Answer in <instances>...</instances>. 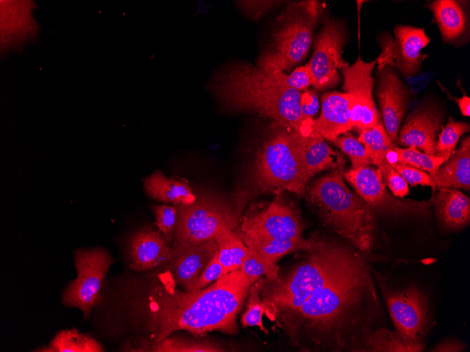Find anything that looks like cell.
Here are the masks:
<instances>
[{"instance_id": "6da1fadb", "label": "cell", "mask_w": 470, "mask_h": 352, "mask_svg": "<svg viewBox=\"0 0 470 352\" xmlns=\"http://www.w3.org/2000/svg\"><path fill=\"white\" fill-rule=\"evenodd\" d=\"M332 267L296 311L279 324L306 351H360L379 301L370 267L341 245Z\"/></svg>"}, {"instance_id": "7a4b0ae2", "label": "cell", "mask_w": 470, "mask_h": 352, "mask_svg": "<svg viewBox=\"0 0 470 352\" xmlns=\"http://www.w3.org/2000/svg\"><path fill=\"white\" fill-rule=\"evenodd\" d=\"M151 280L146 292L134 299L131 317L148 334L132 351H141L177 331L203 337L212 331L235 334L236 316L250 283L241 268L231 271L208 287L195 291L176 287L168 270Z\"/></svg>"}, {"instance_id": "3957f363", "label": "cell", "mask_w": 470, "mask_h": 352, "mask_svg": "<svg viewBox=\"0 0 470 352\" xmlns=\"http://www.w3.org/2000/svg\"><path fill=\"white\" fill-rule=\"evenodd\" d=\"M209 88L229 110L255 112L300 131L307 122L300 111L301 92L277 85L256 65L223 66L214 74Z\"/></svg>"}, {"instance_id": "277c9868", "label": "cell", "mask_w": 470, "mask_h": 352, "mask_svg": "<svg viewBox=\"0 0 470 352\" xmlns=\"http://www.w3.org/2000/svg\"><path fill=\"white\" fill-rule=\"evenodd\" d=\"M256 150L250 164L248 185L236 194L238 216L247 202L263 193L284 190L303 195L310 181L302 159L303 133L279 125Z\"/></svg>"}, {"instance_id": "5b68a950", "label": "cell", "mask_w": 470, "mask_h": 352, "mask_svg": "<svg viewBox=\"0 0 470 352\" xmlns=\"http://www.w3.org/2000/svg\"><path fill=\"white\" fill-rule=\"evenodd\" d=\"M305 193L324 226L359 251L371 250L376 211L346 185L343 171L333 170L317 178Z\"/></svg>"}, {"instance_id": "8992f818", "label": "cell", "mask_w": 470, "mask_h": 352, "mask_svg": "<svg viewBox=\"0 0 470 352\" xmlns=\"http://www.w3.org/2000/svg\"><path fill=\"white\" fill-rule=\"evenodd\" d=\"M318 1L289 3L277 18L268 47L256 66L263 71H289L300 63L310 50L314 30L323 15Z\"/></svg>"}, {"instance_id": "52a82bcc", "label": "cell", "mask_w": 470, "mask_h": 352, "mask_svg": "<svg viewBox=\"0 0 470 352\" xmlns=\"http://www.w3.org/2000/svg\"><path fill=\"white\" fill-rule=\"evenodd\" d=\"M176 207L172 247L214 240L225 227L237 229L239 216L234 205L215 193L202 192L193 204Z\"/></svg>"}, {"instance_id": "ba28073f", "label": "cell", "mask_w": 470, "mask_h": 352, "mask_svg": "<svg viewBox=\"0 0 470 352\" xmlns=\"http://www.w3.org/2000/svg\"><path fill=\"white\" fill-rule=\"evenodd\" d=\"M348 39V31L342 20L322 18V26L314 40L312 56L307 63L312 86L317 91L335 87L341 82L340 72L349 65L343 57Z\"/></svg>"}, {"instance_id": "9c48e42d", "label": "cell", "mask_w": 470, "mask_h": 352, "mask_svg": "<svg viewBox=\"0 0 470 352\" xmlns=\"http://www.w3.org/2000/svg\"><path fill=\"white\" fill-rule=\"evenodd\" d=\"M343 178L355 193L376 211L396 217L426 216L431 201L399 198L387 189L381 171L377 167L366 166L343 172Z\"/></svg>"}, {"instance_id": "30bf717a", "label": "cell", "mask_w": 470, "mask_h": 352, "mask_svg": "<svg viewBox=\"0 0 470 352\" xmlns=\"http://www.w3.org/2000/svg\"><path fill=\"white\" fill-rule=\"evenodd\" d=\"M113 262L109 253L102 248L76 250L77 276L65 289L63 304L79 308L88 318L99 299L103 279Z\"/></svg>"}, {"instance_id": "8fae6325", "label": "cell", "mask_w": 470, "mask_h": 352, "mask_svg": "<svg viewBox=\"0 0 470 352\" xmlns=\"http://www.w3.org/2000/svg\"><path fill=\"white\" fill-rule=\"evenodd\" d=\"M393 36H380L381 52L377 57V66L389 65L405 77L414 76L422 70V63L428 57L422 49L430 38L424 29L405 25H396Z\"/></svg>"}, {"instance_id": "7c38bea8", "label": "cell", "mask_w": 470, "mask_h": 352, "mask_svg": "<svg viewBox=\"0 0 470 352\" xmlns=\"http://www.w3.org/2000/svg\"><path fill=\"white\" fill-rule=\"evenodd\" d=\"M303 229L298 211L278 195L264 209L243 216L239 234L272 240H303Z\"/></svg>"}, {"instance_id": "4fadbf2b", "label": "cell", "mask_w": 470, "mask_h": 352, "mask_svg": "<svg viewBox=\"0 0 470 352\" xmlns=\"http://www.w3.org/2000/svg\"><path fill=\"white\" fill-rule=\"evenodd\" d=\"M377 60L376 58L371 62H365L359 55L352 65L341 71L343 92L352 98V126L359 133L372 129L381 122L373 97L374 79L371 73Z\"/></svg>"}, {"instance_id": "5bb4252c", "label": "cell", "mask_w": 470, "mask_h": 352, "mask_svg": "<svg viewBox=\"0 0 470 352\" xmlns=\"http://www.w3.org/2000/svg\"><path fill=\"white\" fill-rule=\"evenodd\" d=\"M385 301L395 332L408 344L422 343L429 322L424 294L411 285L397 292H383Z\"/></svg>"}, {"instance_id": "9a60e30c", "label": "cell", "mask_w": 470, "mask_h": 352, "mask_svg": "<svg viewBox=\"0 0 470 352\" xmlns=\"http://www.w3.org/2000/svg\"><path fill=\"white\" fill-rule=\"evenodd\" d=\"M376 74L379 112L387 133L397 146L401 123L410 102V90L396 70L389 65L377 66Z\"/></svg>"}, {"instance_id": "2e32d148", "label": "cell", "mask_w": 470, "mask_h": 352, "mask_svg": "<svg viewBox=\"0 0 470 352\" xmlns=\"http://www.w3.org/2000/svg\"><path fill=\"white\" fill-rule=\"evenodd\" d=\"M445 119L443 106L435 100L425 99L407 115L398 133L397 146H412L436 154V143Z\"/></svg>"}, {"instance_id": "e0dca14e", "label": "cell", "mask_w": 470, "mask_h": 352, "mask_svg": "<svg viewBox=\"0 0 470 352\" xmlns=\"http://www.w3.org/2000/svg\"><path fill=\"white\" fill-rule=\"evenodd\" d=\"M32 1H1V51H21L37 38Z\"/></svg>"}, {"instance_id": "ac0fdd59", "label": "cell", "mask_w": 470, "mask_h": 352, "mask_svg": "<svg viewBox=\"0 0 470 352\" xmlns=\"http://www.w3.org/2000/svg\"><path fill=\"white\" fill-rule=\"evenodd\" d=\"M171 247L167 270L174 282L186 291L191 289L218 250L214 240Z\"/></svg>"}, {"instance_id": "d6986e66", "label": "cell", "mask_w": 470, "mask_h": 352, "mask_svg": "<svg viewBox=\"0 0 470 352\" xmlns=\"http://www.w3.org/2000/svg\"><path fill=\"white\" fill-rule=\"evenodd\" d=\"M320 100L319 116L308 122L302 133L314 131L334 143L338 136L353 129L351 119L352 98L344 92L333 91L324 93Z\"/></svg>"}, {"instance_id": "ffe728a7", "label": "cell", "mask_w": 470, "mask_h": 352, "mask_svg": "<svg viewBox=\"0 0 470 352\" xmlns=\"http://www.w3.org/2000/svg\"><path fill=\"white\" fill-rule=\"evenodd\" d=\"M127 252L133 270L147 271L167 263L172 256V247L159 230L146 227L131 236Z\"/></svg>"}, {"instance_id": "44dd1931", "label": "cell", "mask_w": 470, "mask_h": 352, "mask_svg": "<svg viewBox=\"0 0 470 352\" xmlns=\"http://www.w3.org/2000/svg\"><path fill=\"white\" fill-rule=\"evenodd\" d=\"M433 13L443 40L450 44L466 39L469 19L462 1L435 0L427 5Z\"/></svg>"}, {"instance_id": "7402d4cb", "label": "cell", "mask_w": 470, "mask_h": 352, "mask_svg": "<svg viewBox=\"0 0 470 352\" xmlns=\"http://www.w3.org/2000/svg\"><path fill=\"white\" fill-rule=\"evenodd\" d=\"M302 159L305 170L311 178L325 170H341L345 163L343 154L332 149L319 133L303 134Z\"/></svg>"}, {"instance_id": "603a6c76", "label": "cell", "mask_w": 470, "mask_h": 352, "mask_svg": "<svg viewBox=\"0 0 470 352\" xmlns=\"http://www.w3.org/2000/svg\"><path fill=\"white\" fill-rule=\"evenodd\" d=\"M430 201L439 222L445 228L457 230L470 221V200L454 188H438Z\"/></svg>"}, {"instance_id": "cb8c5ba5", "label": "cell", "mask_w": 470, "mask_h": 352, "mask_svg": "<svg viewBox=\"0 0 470 352\" xmlns=\"http://www.w3.org/2000/svg\"><path fill=\"white\" fill-rule=\"evenodd\" d=\"M438 188L470 189V138L461 141L459 148L438 168L433 177Z\"/></svg>"}, {"instance_id": "d4e9b609", "label": "cell", "mask_w": 470, "mask_h": 352, "mask_svg": "<svg viewBox=\"0 0 470 352\" xmlns=\"http://www.w3.org/2000/svg\"><path fill=\"white\" fill-rule=\"evenodd\" d=\"M144 185L146 194L151 197L175 206L190 205L197 197L187 183L167 178L160 171L148 176Z\"/></svg>"}, {"instance_id": "484cf974", "label": "cell", "mask_w": 470, "mask_h": 352, "mask_svg": "<svg viewBox=\"0 0 470 352\" xmlns=\"http://www.w3.org/2000/svg\"><path fill=\"white\" fill-rule=\"evenodd\" d=\"M240 236L249 249L275 263L284 255L298 250L306 251L312 246L311 237L303 240H272L241 235Z\"/></svg>"}, {"instance_id": "4316f807", "label": "cell", "mask_w": 470, "mask_h": 352, "mask_svg": "<svg viewBox=\"0 0 470 352\" xmlns=\"http://www.w3.org/2000/svg\"><path fill=\"white\" fill-rule=\"evenodd\" d=\"M217 258L227 273L241 268L248 252L239 233L231 227L224 228L215 237Z\"/></svg>"}, {"instance_id": "83f0119b", "label": "cell", "mask_w": 470, "mask_h": 352, "mask_svg": "<svg viewBox=\"0 0 470 352\" xmlns=\"http://www.w3.org/2000/svg\"><path fill=\"white\" fill-rule=\"evenodd\" d=\"M424 346L423 343L408 344L395 331L381 328L367 335L360 351L419 352Z\"/></svg>"}, {"instance_id": "f1b7e54d", "label": "cell", "mask_w": 470, "mask_h": 352, "mask_svg": "<svg viewBox=\"0 0 470 352\" xmlns=\"http://www.w3.org/2000/svg\"><path fill=\"white\" fill-rule=\"evenodd\" d=\"M37 351L48 352H101L103 348L98 341L77 330H65L58 332L47 347Z\"/></svg>"}, {"instance_id": "f546056e", "label": "cell", "mask_w": 470, "mask_h": 352, "mask_svg": "<svg viewBox=\"0 0 470 352\" xmlns=\"http://www.w3.org/2000/svg\"><path fill=\"white\" fill-rule=\"evenodd\" d=\"M386 160L388 162H396L424 171L433 178L440 166L445 162L443 158L437 154H428L412 146L407 148L394 146L387 154Z\"/></svg>"}, {"instance_id": "4dcf8cb0", "label": "cell", "mask_w": 470, "mask_h": 352, "mask_svg": "<svg viewBox=\"0 0 470 352\" xmlns=\"http://www.w3.org/2000/svg\"><path fill=\"white\" fill-rule=\"evenodd\" d=\"M357 138L365 147L371 164L377 167L386 161L387 154L395 146L382 122L376 126L360 133Z\"/></svg>"}, {"instance_id": "1f68e13d", "label": "cell", "mask_w": 470, "mask_h": 352, "mask_svg": "<svg viewBox=\"0 0 470 352\" xmlns=\"http://www.w3.org/2000/svg\"><path fill=\"white\" fill-rule=\"evenodd\" d=\"M223 348L208 340L193 339L186 337L170 336L159 343L147 346L141 351L157 352H215Z\"/></svg>"}, {"instance_id": "d6a6232c", "label": "cell", "mask_w": 470, "mask_h": 352, "mask_svg": "<svg viewBox=\"0 0 470 352\" xmlns=\"http://www.w3.org/2000/svg\"><path fill=\"white\" fill-rule=\"evenodd\" d=\"M240 268L246 275L250 285L255 283L260 278L277 279L279 273V268L275 263L249 249Z\"/></svg>"}, {"instance_id": "836d02e7", "label": "cell", "mask_w": 470, "mask_h": 352, "mask_svg": "<svg viewBox=\"0 0 470 352\" xmlns=\"http://www.w3.org/2000/svg\"><path fill=\"white\" fill-rule=\"evenodd\" d=\"M466 122H458L450 117L446 124L439 133L436 143V154L445 161L455 152L457 144L462 136L469 131Z\"/></svg>"}, {"instance_id": "e575fe53", "label": "cell", "mask_w": 470, "mask_h": 352, "mask_svg": "<svg viewBox=\"0 0 470 352\" xmlns=\"http://www.w3.org/2000/svg\"><path fill=\"white\" fill-rule=\"evenodd\" d=\"M262 72L277 85L293 89L300 92L305 91L312 85V79L307 64L296 67L289 74L281 70Z\"/></svg>"}, {"instance_id": "d590c367", "label": "cell", "mask_w": 470, "mask_h": 352, "mask_svg": "<svg viewBox=\"0 0 470 352\" xmlns=\"http://www.w3.org/2000/svg\"><path fill=\"white\" fill-rule=\"evenodd\" d=\"M264 308L262 304L260 292L258 282L251 285L246 297V310L241 317L243 327L257 326L266 334L268 331L263 325L262 315Z\"/></svg>"}, {"instance_id": "8d00e7d4", "label": "cell", "mask_w": 470, "mask_h": 352, "mask_svg": "<svg viewBox=\"0 0 470 352\" xmlns=\"http://www.w3.org/2000/svg\"><path fill=\"white\" fill-rule=\"evenodd\" d=\"M334 143L351 161L352 168L357 169L371 164L364 145L355 136L346 132L338 136Z\"/></svg>"}, {"instance_id": "74e56055", "label": "cell", "mask_w": 470, "mask_h": 352, "mask_svg": "<svg viewBox=\"0 0 470 352\" xmlns=\"http://www.w3.org/2000/svg\"><path fill=\"white\" fill-rule=\"evenodd\" d=\"M158 230L170 245L173 240L174 232L177 221V209L167 204L154 205L152 208Z\"/></svg>"}, {"instance_id": "f35d334b", "label": "cell", "mask_w": 470, "mask_h": 352, "mask_svg": "<svg viewBox=\"0 0 470 352\" xmlns=\"http://www.w3.org/2000/svg\"><path fill=\"white\" fill-rule=\"evenodd\" d=\"M389 164L411 186H417V185L429 186L432 188L433 193L436 191V183L433 178L427 172L396 162H390Z\"/></svg>"}, {"instance_id": "ab89813d", "label": "cell", "mask_w": 470, "mask_h": 352, "mask_svg": "<svg viewBox=\"0 0 470 352\" xmlns=\"http://www.w3.org/2000/svg\"><path fill=\"white\" fill-rule=\"evenodd\" d=\"M378 168L380 169L383 181L395 197L403 198L408 195L409 190L408 183L404 178L386 160Z\"/></svg>"}, {"instance_id": "60d3db41", "label": "cell", "mask_w": 470, "mask_h": 352, "mask_svg": "<svg viewBox=\"0 0 470 352\" xmlns=\"http://www.w3.org/2000/svg\"><path fill=\"white\" fill-rule=\"evenodd\" d=\"M227 271L218 261L217 252L189 291L202 289L215 282Z\"/></svg>"}, {"instance_id": "b9f144b4", "label": "cell", "mask_w": 470, "mask_h": 352, "mask_svg": "<svg viewBox=\"0 0 470 352\" xmlns=\"http://www.w3.org/2000/svg\"><path fill=\"white\" fill-rule=\"evenodd\" d=\"M241 11L252 20H258L274 8L281 4L282 1H236Z\"/></svg>"}, {"instance_id": "7bdbcfd3", "label": "cell", "mask_w": 470, "mask_h": 352, "mask_svg": "<svg viewBox=\"0 0 470 352\" xmlns=\"http://www.w3.org/2000/svg\"><path fill=\"white\" fill-rule=\"evenodd\" d=\"M319 108V101L316 89H307L300 98V111L306 122L312 121Z\"/></svg>"}, {"instance_id": "ee69618b", "label": "cell", "mask_w": 470, "mask_h": 352, "mask_svg": "<svg viewBox=\"0 0 470 352\" xmlns=\"http://www.w3.org/2000/svg\"><path fill=\"white\" fill-rule=\"evenodd\" d=\"M465 348L466 344L462 341L455 339H448L436 345L430 351L459 352L463 351Z\"/></svg>"}, {"instance_id": "f6af8a7d", "label": "cell", "mask_w": 470, "mask_h": 352, "mask_svg": "<svg viewBox=\"0 0 470 352\" xmlns=\"http://www.w3.org/2000/svg\"><path fill=\"white\" fill-rule=\"evenodd\" d=\"M457 103L462 115L464 117L470 116V98L464 94L461 98L457 99Z\"/></svg>"}]
</instances>
